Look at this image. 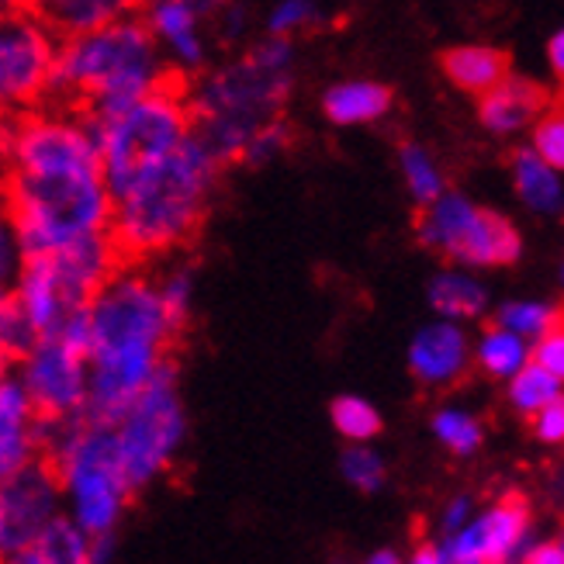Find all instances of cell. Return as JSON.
Wrapping results in <instances>:
<instances>
[{"label":"cell","instance_id":"1","mask_svg":"<svg viewBox=\"0 0 564 564\" xmlns=\"http://www.w3.org/2000/svg\"><path fill=\"white\" fill-rule=\"evenodd\" d=\"M87 402L84 415L111 426L153 375L170 360L166 350L181 326L160 302L156 278L135 263L118 271L87 302Z\"/></svg>","mask_w":564,"mask_h":564},{"label":"cell","instance_id":"2","mask_svg":"<svg viewBox=\"0 0 564 564\" xmlns=\"http://www.w3.org/2000/svg\"><path fill=\"white\" fill-rule=\"evenodd\" d=\"M223 166L226 163L191 132L174 153L121 187L111 198L108 223V236L121 260H153L191 242L208 215Z\"/></svg>","mask_w":564,"mask_h":564},{"label":"cell","instance_id":"3","mask_svg":"<svg viewBox=\"0 0 564 564\" xmlns=\"http://www.w3.org/2000/svg\"><path fill=\"white\" fill-rule=\"evenodd\" d=\"M166 77H174V73H170L160 45L135 11L94 32L56 39L48 94L101 121L135 105L142 94H150Z\"/></svg>","mask_w":564,"mask_h":564},{"label":"cell","instance_id":"4","mask_svg":"<svg viewBox=\"0 0 564 564\" xmlns=\"http://www.w3.org/2000/svg\"><path fill=\"white\" fill-rule=\"evenodd\" d=\"M294 87V45L291 39L263 35L247 53L208 69L187 90L194 135L208 150L232 163L242 145L267 118L284 115Z\"/></svg>","mask_w":564,"mask_h":564},{"label":"cell","instance_id":"5","mask_svg":"<svg viewBox=\"0 0 564 564\" xmlns=\"http://www.w3.org/2000/svg\"><path fill=\"white\" fill-rule=\"evenodd\" d=\"M4 212L21 257H39L108 232L111 194L97 166H8Z\"/></svg>","mask_w":564,"mask_h":564},{"label":"cell","instance_id":"6","mask_svg":"<svg viewBox=\"0 0 564 564\" xmlns=\"http://www.w3.org/2000/svg\"><path fill=\"white\" fill-rule=\"evenodd\" d=\"M39 454L53 464L63 488V512L90 541L115 536L126 517L132 485L121 471L111 426L87 415L39 420Z\"/></svg>","mask_w":564,"mask_h":564},{"label":"cell","instance_id":"7","mask_svg":"<svg viewBox=\"0 0 564 564\" xmlns=\"http://www.w3.org/2000/svg\"><path fill=\"white\" fill-rule=\"evenodd\" d=\"M121 267V253L108 232L84 236L53 253L21 257L11 278L14 302L29 326L45 336L56 333L73 312L87 308L94 291Z\"/></svg>","mask_w":564,"mask_h":564},{"label":"cell","instance_id":"8","mask_svg":"<svg viewBox=\"0 0 564 564\" xmlns=\"http://www.w3.org/2000/svg\"><path fill=\"white\" fill-rule=\"evenodd\" d=\"M94 132H97V150H101V174L108 194L115 198L142 170H150L156 160L174 153L194 132L184 80L166 77L126 111L94 121Z\"/></svg>","mask_w":564,"mask_h":564},{"label":"cell","instance_id":"9","mask_svg":"<svg viewBox=\"0 0 564 564\" xmlns=\"http://www.w3.org/2000/svg\"><path fill=\"white\" fill-rule=\"evenodd\" d=\"M111 436L132 492L150 488L174 468L187 440V412L174 360H166L153 381L126 405V412L111 423Z\"/></svg>","mask_w":564,"mask_h":564},{"label":"cell","instance_id":"10","mask_svg":"<svg viewBox=\"0 0 564 564\" xmlns=\"http://www.w3.org/2000/svg\"><path fill=\"white\" fill-rule=\"evenodd\" d=\"M415 236L430 253L478 274L502 271L523 257V232L512 218L451 187L420 208Z\"/></svg>","mask_w":564,"mask_h":564},{"label":"cell","instance_id":"11","mask_svg":"<svg viewBox=\"0 0 564 564\" xmlns=\"http://www.w3.org/2000/svg\"><path fill=\"white\" fill-rule=\"evenodd\" d=\"M87 308L73 312L56 333L35 336V343L14 360V375L39 412V420L84 415L87 402Z\"/></svg>","mask_w":564,"mask_h":564},{"label":"cell","instance_id":"12","mask_svg":"<svg viewBox=\"0 0 564 564\" xmlns=\"http://www.w3.org/2000/svg\"><path fill=\"white\" fill-rule=\"evenodd\" d=\"M56 32L42 14L0 11V115H18L48 97Z\"/></svg>","mask_w":564,"mask_h":564},{"label":"cell","instance_id":"13","mask_svg":"<svg viewBox=\"0 0 564 564\" xmlns=\"http://www.w3.org/2000/svg\"><path fill=\"white\" fill-rule=\"evenodd\" d=\"M536 536L533 509L523 496L509 492L475 509L468 523L451 536H436L444 564H512Z\"/></svg>","mask_w":564,"mask_h":564},{"label":"cell","instance_id":"14","mask_svg":"<svg viewBox=\"0 0 564 564\" xmlns=\"http://www.w3.org/2000/svg\"><path fill=\"white\" fill-rule=\"evenodd\" d=\"M63 512V488L42 454L0 481V557L11 561Z\"/></svg>","mask_w":564,"mask_h":564},{"label":"cell","instance_id":"15","mask_svg":"<svg viewBox=\"0 0 564 564\" xmlns=\"http://www.w3.org/2000/svg\"><path fill=\"white\" fill-rule=\"evenodd\" d=\"M139 18L145 21L174 77H198L208 66V18L191 0H145L139 4Z\"/></svg>","mask_w":564,"mask_h":564},{"label":"cell","instance_id":"16","mask_svg":"<svg viewBox=\"0 0 564 564\" xmlns=\"http://www.w3.org/2000/svg\"><path fill=\"white\" fill-rule=\"evenodd\" d=\"M409 375L423 388L444 391L468 378L471 371V333L468 326L451 323V318L433 315L409 339Z\"/></svg>","mask_w":564,"mask_h":564},{"label":"cell","instance_id":"17","mask_svg":"<svg viewBox=\"0 0 564 564\" xmlns=\"http://www.w3.org/2000/svg\"><path fill=\"white\" fill-rule=\"evenodd\" d=\"M547 108H551L547 90L530 77H517V73H506L496 87L478 94L481 126L485 132H492L499 139L523 135Z\"/></svg>","mask_w":564,"mask_h":564},{"label":"cell","instance_id":"18","mask_svg":"<svg viewBox=\"0 0 564 564\" xmlns=\"http://www.w3.org/2000/svg\"><path fill=\"white\" fill-rule=\"evenodd\" d=\"M39 457V412L18 375L0 367V481Z\"/></svg>","mask_w":564,"mask_h":564},{"label":"cell","instance_id":"19","mask_svg":"<svg viewBox=\"0 0 564 564\" xmlns=\"http://www.w3.org/2000/svg\"><path fill=\"white\" fill-rule=\"evenodd\" d=\"M426 305L440 318H451V323L471 326V323H481V318L492 312V291H488V284L481 281L478 271L447 263L444 271H436L430 278V284H426Z\"/></svg>","mask_w":564,"mask_h":564},{"label":"cell","instance_id":"20","mask_svg":"<svg viewBox=\"0 0 564 564\" xmlns=\"http://www.w3.org/2000/svg\"><path fill=\"white\" fill-rule=\"evenodd\" d=\"M395 108V94L384 87L381 80H339L326 87L323 94V115L329 126L336 129H364V126H378Z\"/></svg>","mask_w":564,"mask_h":564},{"label":"cell","instance_id":"21","mask_svg":"<svg viewBox=\"0 0 564 564\" xmlns=\"http://www.w3.org/2000/svg\"><path fill=\"white\" fill-rule=\"evenodd\" d=\"M512 191H517V198L527 212L533 215H561L564 208V177L561 170L547 160L536 156L530 145H523V150L512 153Z\"/></svg>","mask_w":564,"mask_h":564},{"label":"cell","instance_id":"22","mask_svg":"<svg viewBox=\"0 0 564 564\" xmlns=\"http://www.w3.org/2000/svg\"><path fill=\"white\" fill-rule=\"evenodd\" d=\"M444 73L447 80L464 90V94H485L488 87H496L506 73H509V56L496 45L485 42H468V45H454L451 53H444Z\"/></svg>","mask_w":564,"mask_h":564},{"label":"cell","instance_id":"23","mask_svg":"<svg viewBox=\"0 0 564 564\" xmlns=\"http://www.w3.org/2000/svg\"><path fill=\"white\" fill-rule=\"evenodd\" d=\"M14 564H90V536L73 523L66 512L48 520L35 541L21 554L11 557Z\"/></svg>","mask_w":564,"mask_h":564},{"label":"cell","instance_id":"24","mask_svg":"<svg viewBox=\"0 0 564 564\" xmlns=\"http://www.w3.org/2000/svg\"><path fill=\"white\" fill-rule=\"evenodd\" d=\"M527 364H530V339L517 336L499 323H488L471 339V367H478L485 378L509 381Z\"/></svg>","mask_w":564,"mask_h":564},{"label":"cell","instance_id":"25","mask_svg":"<svg viewBox=\"0 0 564 564\" xmlns=\"http://www.w3.org/2000/svg\"><path fill=\"white\" fill-rule=\"evenodd\" d=\"M139 4L142 0H56L42 18L56 32V39H63V35L94 32L118 18H129L139 11Z\"/></svg>","mask_w":564,"mask_h":564},{"label":"cell","instance_id":"26","mask_svg":"<svg viewBox=\"0 0 564 564\" xmlns=\"http://www.w3.org/2000/svg\"><path fill=\"white\" fill-rule=\"evenodd\" d=\"M433 440L454 457H475L485 444V423L481 415L468 405H440L430 420Z\"/></svg>","mask_w":564,"mask_h":564},{"label":"cell","instance_id":"27","mask_svg":"<svg viewBox=\"0 0 564 564\" xmlns=\"http://www.w3.org/2000/svg\"><path fill=\"white\" fill-rule=\"evenodd\" d=\"M399 170H402V184L409 191V198L415 208L430 205L433 198L447 191V174L440 160L420 142H405L399 150Z\"/></svg>","mask_w":564,"mask_h":564},{"label":"cell","instance_id":"28","mask_svg":"<svg viewBox=\"0 0 564 564\" xmlns=\"http://www.w3.org/2000/svg\"><path fill=\"white\" fill-rule=\"evenodd\" d=\"M492 323L533 343L561 326V308L551 299H530V294H523V299H506L502 305H492Z\"/></svg>","mask_w":564,"mask_h":564},{"label":"cell","instance_id":"29","mask_svg":"<svg viewBox=\"0 0 564 564\" xmlns=\"http://www.w3.org/2000/svg\"><path fill=\"white\" fill-rule=\"evenodd\" d=\"M561 381H564V378L551 375L547 367H541V364H533V360H530L527 367H520V371L512 375L509 381H502V384H506V399H509V405L530 420L533 412H541L544 405H551V402L561 399Z\"/></svg>","mask_w":564,"mask_h":564},{"label":"cell","instance_id":"30","mask_svg":"<svg viewBox=\"0 0 564 564\" xmlns=\"http://www.w3.org/2000/svg\"><path fill=\"white\" fill-rule=\"evenodd\" d=\"M329 420L333 430L347 440V444H371V440L381 433L384 420L371 399L364 395H339L329 405Z\"/></svg>","mask_w":564,"mask_h":564},{"label":"cell","instance_id":"31","mask_svg":"<svg viewBox=\"0 0 564 564\" xmlns=\"http://www.w3.org/2000/svg\"><path fill=\"white\" fill-rule=\"evenodd\" d=\"M339 475L360 496H375L388 485V460L371 444H350L339 454Z\"/></svg>","mask_w":564,"mask_h":564},{"label":"cell","instance_id":"32","mask_svg":"<svg viewBox=\"0 0 564 564\" xmlns=\"http://www.w3.org/2000/svg\"><path fill=\"white\" fill-rule=\"evenodd\" d=\"M323 24V4L318 0H274L263 18V32L278 39L305 35Z\"/></svg>","mask_w":564,"mask_h":564},{"label":"cell","instance_id":"33","mask_svg":"<svg viewBox=\"0 0 564 564\" xmlns=\"http://www.w3.org/2000/svg\"><path fill=\"white\" fill-rule=\"evenodd\" d=\"M156 291H160V302L170 312V318L184 329L187 318L194 312V291H198V271L191 263H174L156 278Z\"/></svg>","mask_w":564,"mask_h":564},{"label":"cell","instance_id":"34","mask_svg":"<svg viewBox=\"0 0 564 564\" xmlns=\"http://www.w3.org/2000/svg\"><path fill=\"white\" fill-rule=\"evenodd\" d=\"M35 329L29 326V318L21 315L11 284H0V357L14 364L24 350L35 343Z\"/></svg>","mask_w":564,"mask_h":564},{"label":"cell","instance_id":"35","mask_svg":"<svg viewBox=\"0 0 564 564\" xmlns=\"http://www.w3.org/2000/svg\"><path fill=\"white\" fill-rule=\"evenodd\" d=\"M288 145H291V126L284 115H274V118H267L263 126H257V132L242 145L239 160L250 166H267L281 160L288 153Z\"/></svg>","mask_w":564,"mask_h":564},{"label":"cell","instance_id":"36","mask_svg":"<svg viewBox=\"0 0 564 564\" xmlns=\"http://www.w3.org/2000/svg\"><path fill=\"white\" fill-rule=\"evenodd\" d=\"M527 132H530V150L541 160L554 163L557 170H564V115L547 108Z\"/></svg>","mask_w":564,"mask_h":564},{"label":"cell","instance_id":"37","mask_svg":"<svg viewBox=\"0 0 564 564\" xmlns=\"http://www.w3.org/2000/svg\"><path fill=\"white\" fill-rule=\"evenodd\" d=\"M530 360L547 367L551 375L564 378V333H561V326L530 343Z\"/></svg>","mask_w":564,"mask_h":564},{"label":"cell","instance_id":"38","mask_svg":"<svg viewBox=\"0 0 564 564\" xmlns=\"http://www.w3.org/2000/svg\"><path fill=\"white\" fill-rule=\"evenodd\" d=\"M530 423H533V436L541 440V444L557 447L561 440H564V399L544 405L541 412H533Z\"/></svg>","mask_w":564,"mask_h":564},{"label":"cell","instance_id":"39","mask_svg":"<svg viewBox=\"0 0 564 564\" xmlns=\"http://www.w3.org/2000/svg\"><path fill=\"white\" fill-rule=\"evenodd\" d=\"M475 512V499L471 496H454V499H447L444 506H440V512H436V533L433 536H451L454 530H460L464 523H468V517Z\"/></svg>","mask_w":564,"mask_h":564},{"label":"cell","instance_id":"40","mask_svg":"<svg viewBox=\"0 0 564 564\" xmlns=\"http://www.w3.org/2000/svg\"><path fill=\"white\" fill-rule=\"evenodd\" d=\"M18 263H21V247H18V239H14L8 212L0 208V284H11Z\"/></svg>","mask_w":564,"mask_h":564},{"label":"cell","instance_id":"41","mask_svg":"<svg viewBox=\"0 0 564 564\" xmlns=\"http://www.w3.org/2000/svg\"><path fill=\"white\" fill-rule=\"evenodd\" d=\"M520 561H527V564H564V541L561 536H533Z\"/></svg>","mask_w":564,"mask_h":564},{"label":"cell","instance_id":"42","mask_svg":"<svg viewBox=\"0 0 564 564\" xmlns=\"http://www.w3.org/2000/svg\"><path fill=\"white\" fill-rule=\"evenodd\" d=\"M547 66H551V73H564V32H554L551 39H547Z\"/></svg>","mask_w":564,"mask_h":564},{"label":"cell","instance_id":"43","mask_svg":"<svg viewBox=\"0 0 564 564\" xmlns=\"http://www.w3.org/2000/svg\"><path fill=\"white\" fill-rule=\"evenodd\" d=\"M409 561H412V564H444V561H440V544H436V536H430V541H423V544H415V551H412Z\"/></svg>","mask_w":564,"mask_h":564},{"label":"cell","instance_id":"44","mask_svg":"<svg viewBox=\"0 0 564 564\" xmlns=\"http://www.w3.org/2000/svg\"><path fill=\"white\" fill-rule=\"evenodd\" d=\"M402 554L395 547H378L375 554H367V564H399Z\"/></svg>","mask_w":564,"mask_h":564},{"label":"cell","instance_id":"45","mask_svg":"<svg viewBox=\"0 0 564 564\" xmlns=\"http://www.w3.org/2000/svg\"><path fill=\"white\" fill-rule=\"evenodd\" d=\"M191 4L198 8V11H202V14H205L208 21H212V18H215L218 11H223L226 4H232V0H191Z\"/></svg>","mask_w":564,"mask_h":564},{"label":"cell","instance_id":"46","mask_svg":"<svg viewBox=\"0 0 564 564\" xmlns=\"http://www.w3.org/2000/svg\"><path fill=\"white\" fill-rule=\"evenodd\" d=\"M53 4H56V0H18V8L21 11H32V14H45Z\"/></svg>","mask_w":564,"mask_h":564},{"label":"cell","instance_id":"47","mask_svg":"<svg viewBox=\"0 0 564 564\" xmlns=\"http://www.w3.org/2000/svg\"><path fill=\"white\" fill-rule=\"evenodd\" d=\"M11 8H18V0H0V11H11Z\"/></svg>","mask_w":564,"mask_h":564},{"label":"cell","instance_id":"48","mask_svg":"<svg viewBox=\"0 0 564 564\" xmlns=\"http://www.w3.org/2000/svg\"><path fill=\"white\" fill-rule=\"evenodd\" d=\"M0 367H8V360H4V357H0Z\"/></svg>","mask_w":564,"mask_h":564},{"label":"cell","instance_id":"49","mask_svg":"<svg viewBox=\"0 0 564 564\" xmlns=\"http://www.w3.org/2000/svg\"><path fill=\"white\" fill-rule=\"evenodd\" d=\"M0 121H4V115H0Z\"/></svg>","mask_w":564,"mask_h":564}]
</instances>
